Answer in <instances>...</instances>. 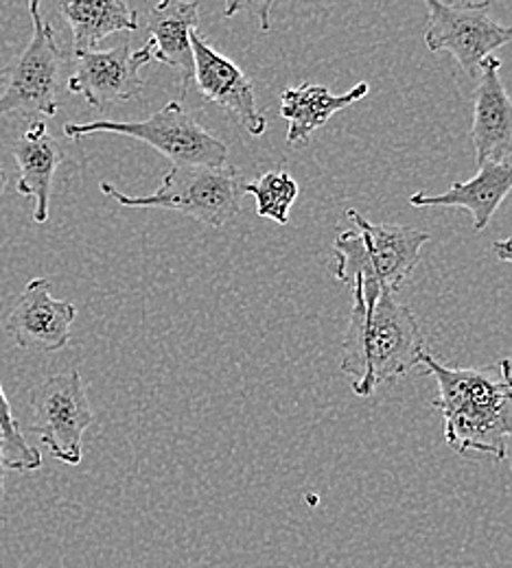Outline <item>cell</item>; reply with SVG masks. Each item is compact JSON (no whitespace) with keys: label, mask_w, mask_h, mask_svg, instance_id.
Instances as JSON below:
<instances>
[{"label":"cell","mask_w":512,"mask_h":568,"mask_svg":"<svg viewBox=\"0 0 512 568\" xmlns=\"http://www.w3.org/2000/svg\"><path fill=\"white\" fill-rule=\"evenodd\" d=\"M421 365L436 378V409L444 420V442L460 455L504 462L512 442V361L491 367H451L434 356Z\"/></svg>","instance_id":"1"},{"label":"cell","mask_w":512,"mask_h":568,"mask_svg":"<svg viewBox=\"0 0 512 568\" xmlns=\"http://www.w3.org/2000/svg\"><path fill=\"white\" fill-rule=\"evenodd\" d=\"M425 355L428 342L421 324L394 293H353L340 365L360 398H370L377 387L399 381L421 365Z\"/></svg>","instance_id":"2"},{"label":"cell","mask_w":512,"mask_h":568,"mask_svg":"<svg viewBox=\"0 0 512 568\" xmlns=\"http://www.w3.org/2000/svg\"><path fill=\"white\" fill-rule=\"evenodd\" d=\"M347 216L353 227L335 236V278L353 293H396L419 265L430 234L408 225L370 223L353 209Z\"/></svg>","instance_id":"3"},{"label":"cell","mask_w":512,"mask_h":568,"mask_svg":"<svg viewBox=\"0 0 512 568\" xmlns=\"http://www.w3.org/2000/svg\"><path fill=\"white\" fill-rule=\"evenodd\" d=\"M245 184L234 166H171L162 184L145 197L126 195L108 182L99 189L126 209L178 211L209 227H223L241 211Z\"/></svg>","instance_id":"4"},{"label":"cell","mask_w":512,"mask_h":568,"mask_svg":"<svg viewBox=\"0 0 512 568\" xmlns=\"http://www.w3.org/2000/svg\"><path fill=\"white\" fill-rule=\"evenodd\" d=\"M64 134L81 141L90 134H121L153 146L158 153L169 158L173 166H225L228 146L209 134L182 105L171 101L145 121L119 123V121H94V123H69Z\"/></svg>","instance_id":"5"},{"label":"cell","mask_w":512,"mask_h":568,"mask_svg":"<svg viewBox=\"0 0 512 568\" xmlns=\"http://www.w3.org/2000/svg\"><path fill=\"white\" fill-rule=\"evenodd\" d=\"M33 36L20 58L2 71L0 116L7 114H58V94L64 83L67 55L58 47L53 24L42 16L38 0L29 2Z\"/></svg>","instance_id":"6"},{"label":"cell","mask_w":512,"mask_h":568,"mask_svg":"<svg viewBox=\"0 0 512 568\" xmlns=\"http://www.w3.org/2000/svg\"><path fill=\"white\" fill-rule=\"evenodd\" d=\"M489 9L491 2L449 4L428 0V49L432 53H451L462 71L478 79L482 62L512 42V27L495 22Z\"/></svg>","instance_id":"7"},{"label":"cell","mask_w":512,"mask_h":568,"mask_svg":"<svg viewBox=\"0 0 512 568\" xmlns=\"http://www.w3.org/2000/svg\"><path fill=\"white\" fill-rule=\"evenodd\" d=\"M31 430L40 435L51 455L69 466L81 464V439L94 420L81 374L73 369L47 376L31 392Z\"/></svg>","instance_id":"8"},{"label":"cell","mask_w":512,"mask_h":568,"mask_svg":"<svg viewBox=\"0 0 512 568\" xmlns=\"http://www.w3.org/2000/svg\"><path fill=\"white\" fill-rule=\"evenodd\" d=\"M74 72L67 79V90L81 94L94 110H106L112 103L130 101L145 88L141 69L151 58V47L145 44L132 51L130 40H123L108 51L73 53Z\"/></svg>","instance_id":"9"},{"label":"cell","mask_w":512,"mask_h":568,"mask_svg":"<svg viewBox=\"0 0 512 568\" xmlns=\"http://www.w3.org/2000/svg\"><path fill=\"white\" fill-rule=\"evenodd\" d=\"M74 315V304L69 300H56L47 278H33L11 308L4 331L22 351L58 353L71 342Z\"/></svg>","instance_id":"10"},{"label":"cell","mask_w":512,"mask_h":568,"mask_svg":"<svg viewBox=\"0 0 512 568\" xmlns=\"http://www.w3.org/2000/svg\"><path fill=\"white\" fill-rule=\"evenodd\" d=\"M193 81L209 103L232 114L248 134L263 136L268 130L265 116L257 108L252 81L232 60L215 51L200 31L193 36Z\"/></svg>","instance_id":"11"},{"label":"cell","mask_w":512,"mask_h":568,"mask_svg":"<svg viewBox=\"0 0 512 568\" xmlns=\"http://www.w3.org/2000/svg\"><path fill=\"white\" fill-rule=\"evenodd\" d=\"M502 62L491 55L478 74L471 141L478 166L512 158V99L500 77Z\"/></svg>","instance_id":"12"},{"label":"cell","mask_w":512,"mask_h":568,"mask_svg":"<svg viewBox=\"0 0 512 568\" xmlns=\"http://www.w3.org/2000/svg\"><path fill=\"white\" fill-rule=\"evenodd\" d=\"M512 193V158L502 162H484L469 182H455L440 195H428L425 191L410 197L414 209H462L473 216V230L482 232L493 214L500 211L504 200Z\"/></svg>","instance_id":"13"},{"label":"cell","mask_w":512,"mask_h":568,"mask_svg":"<svg viewBox=\"0 0 512 568\" xmlns=\"http://www.w3.org/2000/svg\"><path fill=\"white\" fill-rule=\"evenodd\" d=\"M198 2L193 0H164L147 16V31L151 58L171 67L180 74L182 99H187L193 83V36L198 33Z\"/></svg>","instance_id":"14"},{"label":"cell","mask_w":512,"mask_h":568,"mask_svg":"<svg viewBox=\"0 0 512 568\" xmlns=\"http://www.w3.org/2000/svg\"><path fill=\"white\" fill-rule=\"evenodd\" d=\"M20 180L18 193L22 197H33L36 211L33 221L47 223L49 221V204H51V184L58 166L67 160L60 142L56 141L42 121H33L27 132L13 142L11 146Z\"/></svg>","instance_id":"15"},{"label":"cell","mask_w":512,"mask_h":568,"mask_svg":"<svg viewBox=\"0 0 512 568\" xmlns=\"http://www.w3.org/2000/svg\"><path fill=\"white\" fill-rule=\"evenodd\" d=\"M368 83L362 81L344 94H333L327 85L302 83L285 88L281 94V116L288 121V142L304 144L311 134L329 123V119L368 94Z\"/></svg>","instance_id":"16"},{"label":"cell","mask_w":512,"mask_h":568,"mask_svg":"<svg viewBox=\"0 0 512 568\" xmlns=\"http://www.w3.org/2000/svg\"><path fill=\"white\" fill-rule=\"evenodd\" d=\"M60 9L73 31V53L94 51L108 36L139 29V13L123 0H69Z\"/></svg>","instance_id":"17"},{"label":"cell","mask_w":512,"mask_h":568,"mask_svg":"<svg viewBox=\"0 0 512 568\" xmlns=\"http://www.w3.org/2000/svg\"><path fill=\"white\" fill-rule=\"evenodd\" d=\"M245 193L254 197L259 216L272 219L279 225H288L290 211L300 195V186L288 171H270L263 173L257 182H248Z\"/></svg>","instance_id":"18"},{"label":"cell","mask_w":512,"mask_h":568,"mask_svg":"<svg viewBox=\"0 0 512 568\" xmlns=\"http://www.w3.org/2000/svg\"><path fill=\"white\" fill-rule=\"evenodd\" d=\"M0 435L4 444V466L16 473H33L42 468V455L31 448L11 414L9 398L0 385Z\"/></svg>","instance_id":"19"},{"label":"cell","mask_w":512,"mask_h":568,"mask_svg":"<svg viewBox=\"0 0 512 568\" xmlns=\"http://www.w3.org/2000/svg\"><path fill=\"white\" fill-rule=\"evenodd\" d=\"M493 254L504 261V263H511L512 265V236L511 239H504V241H498L493 245Z\"/></svg>","instance_id":"20"},{"label":"cell","mask_w":512,"mask_h":568,"mask_svg":"<svg viewBox=\"0 0 512 568\" xmlns=\"http://www.w3.org/2000/svg\"><path fill=\"white\" fill-rule=\"evenodd\" d=\"M4 475H7V466H4V444H2V435H0V497L4 495Z\"/></svg>","instance_id":"21"},{"label":"cell","mask_w":512,"mask_h":568,"mask_svg":"<svg viewBox=\"0 0 512 568\" xmlns=\"http://www.w3.org/2000/svg\"><path fill=\"white\" fill-rule=\"evenodd\" d=\"M4 189H7V173H4V169H2V162H0V195L4 193Z\"/></svg>","instance_id":"22"},{"label":"cell","mask_w":512,"mask_h":568,"mask_svg":"<svg viewBox=\"0 0 512 568\" xmlns=\"http://www.w3.org/2000/svg\"><path fill=\"white\" fill-rule=\"evenodd\" d=\"M509 455H511V473H512V448H509Z\"/></svg>","instance_id":"23"},{"label":"cell","mask_w":512,"mask_h":568,"mask_svg":"<svg viewBox=\"0 0 512 568\" xmlns=\"http://www.w3.org/2000/svg\"><path fill=\"white\" fill-rule=\"evenodd\" d=\"M0 85H2V71H0Z\"/></svg>","instance_id":"24"}]
</instances>
